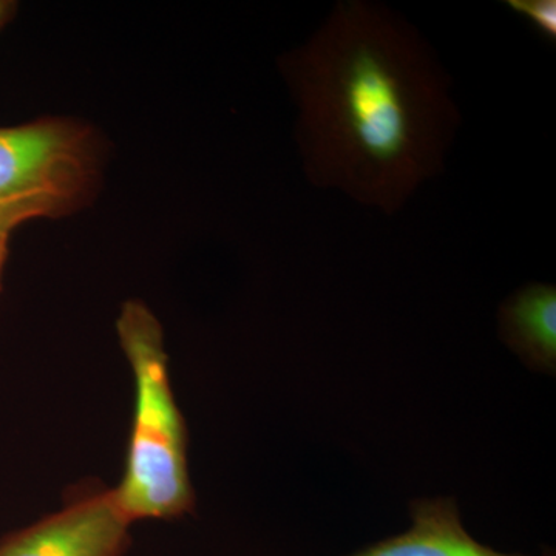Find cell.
<instances>
[{"label": "cell", "instance_id": "obj_3", "mask_svg": "<svg viewBox=\"0 0 556 556\" xmlns=\"http://www.w3.org/2000/svg\"><path fill=\"white\" fill-rule=\"evenodd\" d=\"M97 175L90 131L62 119L0 127V222L61 217L89 197Z\"/></svg>", "mask_w": 556, "mask_h": 556}, {"label": "cell", "instance_id": "obj_2", "mask_svg": "<svg viewBox=\"0 0 556 556\" xmlns=\"http://www.w3.org/2000/svg\"><path fill=\"white\" fill-rule=\"evenodd\" d=\"M116 331L134 375V420L123 479L113 490L131 525L192 511L188 430L172 391L163 327L139 300L124 303Z\"/></svg>", "mask_w": 556, "mask_h": 556}, {"label": "cell", "instance_id": "obj_5", "mask_svg": "<svg viewBox=\"0 0 556 556\" xmlns=\"http://www.w3.org/2000/svg\"><path fill=\"white\" fill-rule=\"evenodd\" d=\"M348 556H529L504 554L484 546L467 532L453 497L412 504V526L404 533L379 541Z\"/></svg>", "mask_w": 556, "mask_h": 556}, {"label": "cell", "instance_id": "obj_1", "mask_svg": "<svg viewBox=\"0 0 556 556\" xmlns=\"http://www.w3.org/2000/svg\"><path fill=\"white\" fill-rule=\"evenodd\" d=\"M298 72L317 178L393 211L437 169L452 109L415 40L378 10L339 9Z\"/></svg>", "mask_w": 556, "mask_h": 556}, {"label": "cell", "instance_id": "obj_9", "mask_svg": "<svg viewBox=\"0 0 556 556\" xmlns=\"http://www.w3.org/2000/svg\"><path fill=\"white\" fill-rule=\"evenodd\" d=\"M14 9H16V5H14L13 2H7V0H0V28L3 27V25L7 24L11 20V16H13Z\"/></svg>", "mask_w": 556, "mask_h": 556}, {"label": "cell", "instance_id": "obj_4", "mask_svg": "<svg viewBox=\"0 0 556 556\" xmlns=\"http://www.w3.org/2000/svg\"><path fill=\"white\" fill-rule=\"evenodd\" d=\"M129 519L112 489H90L61 510L0 540V556H124Z\"/></svg>", "mask_w": 556, "mask_h": 556}, {"label": "cell", "instance_id": "obj_10", "mask_svg": "<svg viewBox=\"0 0 556 556\" xmlns=\"http://www.w3.org/2000/svg\"><path fill=\"white\" fill-rule=\"evenodd\" d=\"M0 223H2V222H0ZM2 225H3V223H2ZM5 226H7V225H5ZM9 228H10V226H9Z\"/></svg>", "mask_w": 556, "mask_h": 556}, {"label": "cell", "instance_id": "obj_7", "mask_svg": "<svg viewBox=\"0 0 556 556\" xmlns=\"http://www.w3.org/2000/svg\"><path fill=\"white\" fill-rule=\"evenodd\" d=\"M515 13L530 22L548 40L556 38V3L554 0H508Z\"/></svg>", "mask_w": 556, "mask_h": 556}, {"label": "cell", "instance_id": "obj_8", "mask_svg": "<svg viewBox=\"0 0 556 556\" xmlns=\"http://www.w3.org/2000/svg\"><path fill=\"white\" fill-rule=\"evenodd\" d=\"M11 230L13 229H10L9 226L2 225V223H0V287H2L3 265H5L7 247H9V237Z\"/></svg>", "mask_w": 556, "mask_h": 556}, {"label": "cell", "instance_id": "obj_6", "mask_svg": "<svg viewBox=\"0 0 556 556\" xmlns=\"http://www.w3.org/2000/svg\"><path fill=\"white\" fill-rule=\"evenodd\" d=\"M501 332L527 364L554 371L556 362V291L551 285H530L504 303Z\"/></svg>", "mask_w": 556, "mask_h": 556}]
</instances>
